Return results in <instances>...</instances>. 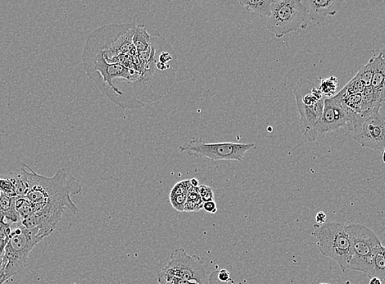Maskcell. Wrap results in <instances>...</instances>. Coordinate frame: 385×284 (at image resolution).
Listing matches in <instances>:
<instances>
[{"label": "cell", "instance_id": "cell-16", "mask_svg": "<svg viewBox=\"0 0 385 284\" xmlns=\"http://www.w3.org/2000/svg\"><path fill=\"white\" fill-rule=\"evenodd\" d=\"M204 201L199 194V187H192L187 196L185 212H197L203 209Z\"/></svg>", "mask_w": 385, "mask_h": 284}, {"label": "cell", "instance_id": "cell-24", "mask_svg": "<svg viewBox=\"0 0 385 284\" xmlns=\"http://www.w3.org/2000/svg\"><path fill=\"white\" fill-rule=\"evenodd\" d=\"M218 274V279L222 281L224 284H227L231 281V274L227 272V269H221L216 272Z\"/></svg>", "mask_w": 385, "mask_h": 284}, {"label": "cell", "instance_id": "cell-23", "mask_svg": "<svg viewBox=\"0 0 385 284\" xmlns=\"http://www.w3.org/2000/svg\"><path fill=\"white\" fill-rule=\"evenodd\" d=\"M199 194L201 197L202 201H204V203H207V201H214L213 191L208 186L199 185Z\"/></svg>", "mask_w": 385, "mask_h": 284}, {"label": "cell", "instance_id": "cell-15", "mask_svg": "<svg viewBox=\"0 0 385 284\" xmlns=\"http://www.w3.org/2000/svg\"><path fill=\"white\" fill-rule=\"evenodd\" d=\"M368 276L370 278H378L382 282L385 281V247H380L375 254L372 269Z\"/></svg>", "mask_w": 385, "mask_h": 284}, {"label": "cell", "instance_id": "cell-5", "mask_svg": "<svg viewBox=\"0 0 385 284\" xmlns=\"http://www.w3.org/2000/svg\"><path fill=\"white\" fill-rule=\"evenodd\" d=\"M350 241V258L348 269L368 274L373 267L375 254L383 245L370 228L360 224H347Z\"/></svg>", "mask_w": 385, "mask_h": 284}, {"label": "cell", "instance_id": "cell-29", "mask_svg": "<svg viewBox=\"0 0 385 284\" xmlns=\"http://www.w3.org/2000/svg\"><path fill=\"white\" fill-rule=\"evenodd\" d=\"M380 53H382V58H383V60L385 63V47L383 49L382 51L380 52Z\"/></svg>", "mask_w": 385, "mask_h": 284}, {"label": "cell", "instance_id": "cell-28", "mask_svg": "<svg viewBox=\"0 0 385 284\" xmlns=\"http://www.w3.org/2000/svg\"><path fill=\"white\" fill-rule=\"evenodd\" d=\"M382 283L378 278H371L369 284H382Z\"/></svg>", "mask_w": 385, "mask_h": 284}, {"label": "cell", "instance_id": "cell-13", "mask_svg": "<svg viewBox=\"0 0 385 284\" xmlns=\"http://www.w3.org/2000/svg\"><path fill=\"white\" fill-rule=\"evenodd\" d=\"M274 0H240V6L247 12L262 17H270Z\"/></svg>", "mask_w": 385, "mask_h": 284}, {"label": "cell", "instance_id": "cell-20", "mask_svg": "<svg viewBox=\"0 0 385 284\" xmlns=\"http://www.w3.org/2000/svg\"><path fill=\"white\" fill-rule=\"evenodd\" d=\"M158 284H199L170 276V274L163 272V270L158 274Z\"/></svg>", "mask_w": 385, "mask_h": 284}, {"label": "cell", "instance_id": "cell-22", "mask_svg": "<svg viewBox=\"0 0 385 284\" xmlns=\"http://www.w3.org/2000/svg\"><path fill=\"white\" fill-rule=\"evenodd\" d=\"M188 194L189 192L175 197H170V203H171L172 208L176 209L177 212H185Z\"/></svg>", "mask_w": 385, "mask_h": 284}, {"label": "cell", "instance_id": "cell-18", "mask_svg": "<svg viewBox=\"0 0 385 284\" xmlns=\"http://www.w3.org/2000/svg\"><path fill=\"white\" fill-rule=\"evenodd\" d=\"M15 210L21 219V221L31 217L34 213L33 206L24 196H17L15 198Z\"/></svg>", "mask_w": 385, "mask_h": 284}, {"label": "cell", "instance_id": "cell-19", "mask_svg": "<svg viewBox=\"0 0 385 284\" xmlns=\"http://www.w3.org/2000/svg\"><path fill=\"white\" fill-rule=\"evenodd\" d=\"M0 192L10 197V198L17 197L13 173L8 174V175H0Z\"/></svg>", "mask_w": 385, "mask_h": 284}, {"label": "cell", "instance_id": "cell-6", "mask_svg": "<svg viewBox=\"0 0 385 284\" xmlns=\"http://www.w3.org/2000/svg\"><path fill=\"white\" fill-rule=\"evenodd\" d=\"M308 20L300 0H274L267 28L277 39H281L293 31L306 28Z\"/></svg>", "mask_w": 385, "mask_h": 284}, {"label": "cell", "instance_id": "cell-26", "mask_svg": "<svg viewBox=\"0 0 385 284\" xmlns=\"http://www.w3.org/2000/svg\"><path fill=\"white\" fill-rule=\"evenodd\" d=\"M327 222V215L322 212H320L316 215V224H323Z\"/></svg>", "mask_w": 385, "mask_h": 284}, {"label": "cell", "instance_id": "cell-21", "mask_svg": "<svg viewBox=\"0 0 385 284\" xmlns=\"http://www.w3.org/2000/svg\"><path fill=\"white\" fill-rule=\"evenodd\" d=\"M192 187L190 180L178 182L177 184L172 187L171 192H170V197H175L187 194V192H190Z\"/></svg>", "mask_w": 385, "mask_h": 284}, {"label": "cell", "instance_id": "cell-7", "mask_svg": "<svg viewBox=\"0 0 385 284\" xmlns=\"http://www.w3.org/2000/svg\"><path fill=\"white\" fill-rule=\"evenodd\" d=\"M254 147L255 144L206 143L203 139L195 138L179 147L178 150L192 157L209 159L215 162H243L247 151Z\"/></svg>", "mask_w": 385, "mask_h": 284}, {"label": "cell", "instance_id": "cell-3", "mask_svg": "<svg viewBox=\"0 0 385 284\" xmlns=\"http://www.w3.org/2000/svg\"><path fill=\"white\" fill-rule=\"evenodd\" d=\"M313 235L319 253L336 261L342 272H345L348 269L350 258V241L347 233V223L314 224Z\"/></svg>", "mask_w": 385, "mask_h": 284}, {"label": "cell", "instance_id": "cell-2", "mask_svg": "<svg viewBox=\"0 0 385 284\" xmlns=\"http://www.w3.org/2000/svg\"><path fill=\"white\" fill-rule=\"evenodd\" d=\"M44 238L39 232L27 230L22 224L11 227L0 264V284L24 269L31 251Z\"/></svg>", "mask_w": 385, "mask_h": 284}, {"label": "cell", "instance_id": "cell-11", "mask_svg": "<svg viewBox=\"0 0 385 284\" xmlns=\"http://www.w3.org/2000/svg\"><path fill=\"white\" fill-rule=\"evenodd\" d=\"M309 19L320 24L328 16H334L341 10L343 0H305L302 1Z\"/></svg>", "mask_w": 385, "mask_h": 284}, {"label": "cell", "instance_id": "cell-12", "mask_svg": "<svg viewBox=\"0 0 385 284\" xmlns=\"http://www.w3.org/2000/svg\"><path fill=\"white\" fill-rule=\"evenodd\" d=\"M372 103L375 111H379L385 102V63L382 55L373 58V74L370 82Z\"/></svg>", "mask_w": 385, "mask_h": 284}, {"label": "cell", "instance_id": "cell-17", "mask_svg": "<svg viewBox=\"0 0 385 284\" xmlns=\"http://www.w3.org/2000/svg\"><path fill=\"white\" fill-rule=\"evenodd\" d=\"M338 85V81L336 77L331 76L328 78H324L320 81V85L318 87L320 92L324 96L325 99L332 98L336 96L337 93V88Z\"/></svg>", "mask_w": 385, "mask_h": 284}, {"label": "cell", "instance_id": "cell-32", "mask_svg": "<svg viewBox=\"0 0 385 284\" xmlns=\"http://www.w3.org/2000/svg\"><path fill=\"white\" fill-rule=\"evenodd\" d=\"M0 195H1V192H0Z\"/></svg>", "mask_w": 385, "mask_h": 284}, {"label": "cell", "instance_id": "cell-4", "mask_svg": "<svg viewBox=\"0 0 385 284\" xmlns=\"http://www.w3.org/2000/svg\"><path fill=\"white\" fill-rule=\"evenodd\" d=\"M293 93L299 110L301 131L306 139L313 142L318 136L316 128L322 115L325 98L318 87L305 79L297 82Z\"/></svg>", "mask_w": 385, "mask_h": 284}, {"label": "cell", "instance_id": "cell-31", "mask_svg": "<svg viewBox=\"0 0 385 284\" xmlns=\"http://www.w3.org/2000/svg\"><path fill=\"white\" fill-rule=\"evenodd\" d=\"M320 284H332V283H320Z\"/></svg>", "mask_w": 385, "mask_h": 284}, {"label": "cell", "instance_id": "cell-27", "mask_svg": "<svg viewBox=\"0 0 385 284\" xmlns=\"http://www.w3.org/2000/svg\"><path fill=\"white\" fill-rule=\"evenodd\" d=\"M191 185L192 187H199V182L197 178H192L190 180Z\"/></svg>", "mask_w": 385, "mask_h": 284}, {"label": "cell", "instance_id": "cell-1", "mask_svg": "<svg viewBox=\"0 0 385 284\" xmlns=\"http://www.w3.org/2000/svg\"><path fill=\"white\" fill-rule=\"evenodd\" d=\"M25 185L24 197L33 206L34 213L43 209H68L72 213L80 212L71 196L81 194L82 186L75 177L67 175L66 169H60L53 177L39 175L28 165L22 163L18 172Z\"/></svg>", "mask_w": 385, "mask_h": 284}, {"label": "cell", "instance_id": "cell-25", "mask_svg": "<svg viewBox=\"0 0 385 284\" xmlns=\"http://www.w3.org/2000/svg\"><path fill=\"white\" fill-rule=\"evenodd\" d=\"M203 209L205 210L206 212L210 214H216L218 212V206L216 201H207V203H204Z\"/></svg>", "mask_w": 385, "mask_h": 284}, {"label": "cell", "instance_id": "cell-14", "mask_svg": "<svg viewBox=\"0 0 385 284\" xmlns=\"http://www.w3.org/2000/svg\"><path fill=\"white\" fill-rule=\"evenodd\" d=\"M133 44L138 53L145 52L150 47L151 35L147 32L144 24L136 25Z\"/></svg>", "mask_w": 385, "mask_h": 284}, {"label": "cell", "instance_id": "cell-9", "mask_svg": "<svg viewBox=\"0 0 385 284\" xmlns=\"http://www.w3.org/2000/svg\"><path fill=\"white\" fill-rule=\"evenodd\" d=\"M348 129L352 133V139L362 147L384 152L385 119L379 111H375L368 117L350 124Z\"/></svg>", "mask_w": 385, "mask_h": 284}, {"label": "cell", "instance_id": "cell-8", "mask_svg": "<svg viewBox=\"0 0 385 284\" xmlns=\"http://www.w3.org/2000/svg\"><path fill=\"white\" fill-rule=\"evenodd\" d=\"M163 272L199 284H204L207 278L205 261L199 256L188 254L184 249H177L172 253Z\"/></svg>", "mask_w": 385, "mask_h": 284}, {"label": "cell", "instance_id": "cell-30", "mask_svg": "<svg viewBox=\"0 0 385 284\" xmlns=\"http://www.w3.org/2000/svg\"><path fill=\"white\" fill-rule=\"evenodd\" d=\"M383 162L385 163V149L384 150V152H383Z\"/></svg>", "mask_w": 385, "mask_h": 284}, {"label": "cell", "instance_id": "cell-10", "mask_svg": "<svg viewBox=\"0 0 385 284\" xmlns=\"http://www.w3.org/2000/svg\"><path fill=\"white\" fill-rule=\"evenodd\" d=\"M350 122L347 110L341 94L332 98L325 99L322 115L316 126L318 135L341 129Z\"/></svg>", "mask_w": 385, "mask_h": 284}]
</instances>
